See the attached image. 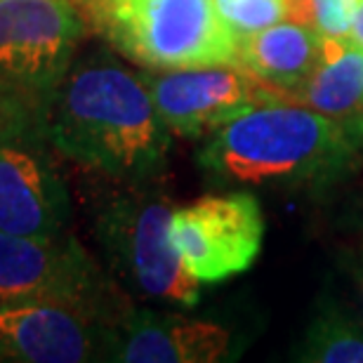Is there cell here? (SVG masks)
<instances>
[{"label": "cell", "instance_id": "7a4b0ae2", "mask_svg": "<svg viewBox=\"0 0 363 363\" xmlns=\"http://www.w3.org/2000/svg\"><path fill=\"white\" fill-rule=\"evenodd\" d=\"M361 147L363 116L333 118L290 101H267L213 130L199 165L222 186L295 189L342 177Z\"/></svg>", "mask_w": 363, "mask_h": 363}, {"label": "cell", "instance_id": "9c48e42d", "mask_svg": "<svg viewBox=\"0 0 363 363\" xmlns=\"http://www.w3.org/2000/svg\"><path fill=\"white\" fill-rule=\"evenodd\" d=\"M156 111L172 135L201 137L234 116L267 101H281L272 88L241 64L165 69L142 74Z\"/></svg>", "mask_w": 363, "mask_h": 363}, {"label": "cell", "instance_id": "e0dca14e", "mask_svg": "<svg viewBox=\"0 0 363 363\" xmlns=\"http://www.w3.org/2000/svg\"><path fill=\"white\" fill-rule=\"evenodd\" d=\"M357 0H307L309 26L321 35L350 38Z\"/></svg>", "mask_w": 363, "mask_h": 363}, {"label": "cell", "instance_id": "6da1fadb", "mask_svg": "<svg viewBox=\"0 0 363 363\" xmlns=\"http://www.w3.org/2000/svg\"><path fill=\"white\" fill-rule=\"evenodd\" d=\"M43 140L108 184L154 182L168 165L165 128L142 74L97 52L74 60L38 108Z\"/></svg>", "mask_w": 363, "mask_h": 363}, {"label": "cell", "instance_id": "30bf717a", "mask_svg": "<svg viewBox=\"0 0 363 363\" xmlns=\"http://www.w3.org/2000/svg\"><path fill=\"white\" fill-rule=\"evenodd\" d=\"M40 128L0 140V231L60 236L71 220L69 189Z\"/></svg>", "mask_w": 363, "mask_h": 363}, {"label": "cell", "instance_id": "9a60e30c", "mask_svg": "<svg viewBox=\"0 0 363 363\" xmlns=\"http://www.w3.org/2000/svg\"><path fill=\"white\" fill-rule=\"evenodd\" d=\"M215 5L238 43L281 21H300L309 26L307 0H215Z\"/></svg>", "mask_w": 363, "mask_h": 363}, {"label": "cell", "instance_id": "8992f818", "mask_svg": "<svg viewBox=\"0 0 363 363\" xmlns=\"http://www.w3.org/2000/svg\"><path fill=\"white\" fill-rule=\"evenodd\" d=\"M85 31L74 0H0V81L40 108L74 64Z\"/></svg>", "mask_w": 363, "mask_h": 363}, {"label": "cell", "instance_id": "5bb4252c", "mask_svg": "<svg viewBox=\"0 0 363 363\" xmlns=\"http://www.w3.org/2000/svg\"><path fill=\"white\" fill-rule=\"evenodd\" d=\"M297 359L309 363H363V323L325 307L304 333Z\"/></svg>", "mask_w": 363, "mask_h": 363}, {"label": "cell", "instance_id": "277c9868", "mask_svg": "<svg viewBox=\"0 0 363 363\" xmlns=\"http://www.w3.org/2000/svg\"><path fill=\"white\" fill-rule=\"evenodd\" d=\"M90 31L147 71L236 64L215 0H74Z\"/></svg>", "mask_w": 363, "mask_h": 363}, {"label": "cell", "instance_id": "4fadbf2b", "mask_svg": "<svg viewBox=\"0 0 363 363\" xmlns=\"http://www.w3.org/2000/svg\"><path fill=\"white\" fill-rule=\"evenodd\" d=\"M283 101L314 108L333 118L363 116V48L352 38L321 35V57L314 71Z\"/></svg>", "mask_w": 363, "mask_h": 363}, {"label": "cell", "instance_id": "5b68a950", "mask_svg": "<svg viewBox=\"0 0 363 363\" xmlns=\"http://www.w3.org/2000/svg\"><path fill=\"white\" fill-rule=\"evenodd\" d=\"M26 302H90L121 307L130 295L71 234L17 236L0 231V307Z\"/></svg>", "mask_w": 363, "mask_h": 363}, {"label": "cell", "instance_id": "3957f363", "mask_svg": "<svg viewBox=\"0 0 363 363\" xmlns=\"http://www.w3.org/2000/svg\"><path fill=\"white\" fill-rule=\"evenodd\" d=\"M172 213L175 206L158 179L113 184L92 203V236L101 267L125 295L194 307L201 283L172 245Z\"/></svg>", "mask_w": 363, "mask_h": 363}, {"label": "cell", "instance_id": "ba28073f", "mask_svg": "<svg viewBox=\"0 0 363 363\" xmlns=\"http://www.w3.org/2000/svg\"><path fill=\"white\" fill-rule=\"evenodd\" d=\"M130 304L26 302L0 307V361H106L108 330Z\"/></svg>", "mask_w": 363, "mask_h": 363}, {"label": "cell", "instance_id": "ac0fdd59", "mask_svg": "<svg viewBox=\"0 0 363 363\" xmlns=\"http://www.w3.org/2000/svg\"><path fill=\"white\" fill-rule=\"evenodd\" d=\"M350 38L357 43L359 48H363V0H357V12H354V24Z\"/></svg>", "mask_w": 363, "mask_h": 363}, {"label": "cell", "instance_id": "52a82bcc", "mask_svg": "<svg viewBox=\"0 0 363 363\" xmlns=\"http://www.w3.org/2000/svg\"><path fill=\"white\" fill-rule=\"evenodd\" d=\"M170 238L199 283H220L248 272L264 241V215L245 191L208 194L175 208Z\"/></svg>", "mask_w": 363, "mask_h": 363}, {"label": "cell", "instance_id": "2e32d148", "mask_svg": "<svg viewBox=\"0 0 363 363\" xmlns=\"http://www.w3.org/2000/svg\"><path fill=\"white\" fill-rule=\"evenodd\" d=\"M38 128V106L12 85L0 81V140Z\"/></svg>", "mask_w": 363, "mask_h": 363}, {"label": "cell", "instance_id": "7c38bea8", "mask_svg": "<svg viewBox=\"0 0 363 363\" xmlns=\"http://www.w3.org/2000/svg\"><path fill=\"white\" fill-rule=\"evenodd\" d=\"M321 57V33L300 21H281L238 43L236 64L259 78L283 101Z\"/></svg>", "mask_w": 363, "mask_h": 363}, {"label": "cell", "instance_id": "8fae6325", "mask_svg": "<svg viewBox=\"0 0 363 363\" xmlns=\"http://www.w3.org/2000/svg\"><path fill=\"white\" fill-rule=\"evenodd\" d=\"M229 357L231 333L222 325L133 304L116 318L106 340V361L215 363Z\"/></svg>", "mask_w": 363, "mask_h": 363}]
</instances>
